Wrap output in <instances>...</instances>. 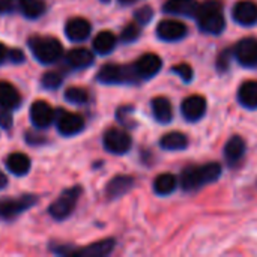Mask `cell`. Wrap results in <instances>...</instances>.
Wrapping results in <instances>:
<instances>
[{
  "label": "cell",
  "instance_id": "obj_1",
  "mask_svg": "<svg viewBox=\"0 0 257 257\" xmlns=\"http://www.w3.org/2000/svg\"><path fill=\"white\" fill-rule=\"evenodd\" d=\"M221 176V166L218 163H209L205 166H193L182 172L181 185L187 191L197 190L205 184L214 182Z\"/></svg>",
  "mask_w": 257,
  "mask_h": 257
},
{
  "label": "cell",
  "instance_id": "obj_2",
  "mask_svg": "<svg viewBox=\"0 0 257 257\" xmlns=\"http://www.w3.org/2000/svg\"><path fill=\"white\" fill-rule=\"evenodd\" d=\"M196 18L199 20L200 30L205 33L218 35L224 30L226 21L223 15V6L218 0H208L203 5H200Z\"/></svg>",
  "mask_w": 257,
  "mask_h": 257
},
{
  "label": "cell",
  "instance_id": "obj_3",
  "mask_svg": "<svg viewBox=\"0 0 257 257\" xmlns=\"http://www.w3.org/2000/svg\"><path fill=\"white\" fill-rule=\"evenodd\" d=\"M29 47L33 53V56L36 57V60H39L41 63H54L56 60H59V57L62 56V44L53 38V36H35L30 38L29 41Z\"/></svg>",
  "mask_w": 257,
  "mask_h": 257
},
{
  "label": "cell",
  "instance_id": "obj_4",
  "mask_svg": "<svg viewBox=\"0 0 257 257\" xmlns=\"http://www.w3.org/2000/svg\"><path fill=\"white\" fill-rule=\"evenodd\" d=\"M81 194L80 187H72L69 190H65L51 205H50V215L56 220H65L69 217L78 202V197Z\"/></svg>",
  "mask_w": 257,
  "mask_h": 257
},
{
  "label": "cell",
  "instance_id": "obj_5",
  "mask_svg": "<svg viewBox=\"0 0 257 257\" xmlns=\"http://www.w3.org/2000/svg\"><path fill=\"white\" fill-rule=\"evenodd\" d=\"M137 72L136 68L130 66H120V65H104L98 72V80L104 84H122V83H131L136 80Z\"/></svg>",
  "mask_w": 257,
  "mask_h": 257
},
{
  "label": "cell",
  "instance_id": "obj_6",
  "mask_svg": "<svg viewBox=\"0 0 257 257\" xmlns=\"http://www.w3.org/2000/svg\"><path fill=\"white\" fill-rule=\"evenodd\" d=\"M104 148L116 155L126 154L131 148V137L117 128H111L104 134Z\"/></svg>",
  "mask_w": 257,
  "mask_h": 257
},
{
  "label": "cell",
  "instance_id": "obj_7",
  "mask_svg": "<svg viewBox=\"0 0 257 257\" xmlns=\"http://www.w3.org/2000/svg\"><path fill=\"white\" fill-rule=\"evenodd\" d=\"M36 202L33 196H21L20 199H5L0 200V218L3 220H12L23 211H26L29 206H32Z\"/></svg>",
  "mask_w": 257,
  "mask_h": 257
},
{
  "label": "cell",
  "instance_id": "obj_8",
  "mask_svg": "<svg viewBox=\"0 0 257 257\" xmlns=\"http://www.w3.org/2000/svg\"><path fill=\"white\" fill-rule=\"evenodd\" d=\"M235 57L236 60L247 68L257 66V39L245 38L238 42L235 47Z\"/></svg>",
  "mask_w": 257,
  "mask_h": 257
},
{
  "label": "cell",
  "instance_id": "obj_9",
  "mask_svg": "<svg viewBox=\"0 0 257 257\" xmlns=\"http://www.w3.org/2000/svg\"><path fill=\"white\" fill-rule=\"evenodd\" d=\"M157 35L160 39L167 42L179 41L187 35V26L178 20H164L158 24Z\"/></svg>",
  "mask_w": 257,
  "mask_h": 257
},
{
  "label": "cell",
  "instance_id": "obj_10",
  "mask_svg": "<svg viewBox=\"0 0 257 257\" xmlns=\"http://www.w3.org/2000/svg\"><path fill=\"white\" fill-rule=\"evenodd\" d=\"M30 120L38 128H47L54 120V110L45 101H35L30 107Z\"/></svg>",
  "mask_w": 257,
  "mask_h": 257
},
{
  "label": "cell",
  "instance_id": "obj_11",
  "mask_svg": "<svg viewBox=\"0 0 257 257\" xmlns=\"http://www.w3.org/2000/svg\"><path fill=\"white\" fill-rule=\"evenodd\" d=\"M181 110H182V114H184V117L187 120L197 122L199 119L203 117V114L206 111V101L200 95L188 96L187 99H184V102L181 105Z\"/></svg>",
  "mask_w": 257,
  "mask_h": 257
},
{
  "label": "cell",
  "instance_id": "obj_12",
  "mask_svg": "<svg viewBox=\"0 0 257 257\" xmlns=\"http://www.w3.org/2000/svg\"><path fill=\"white\" fill-rule=\"evenodd\" d=\"M161 59L154 54V53H148V54H143L134 65L136 68V72L139 77L142 78H152L154 75H157L161 69Z\"/></svg>",
  "mask_w": 257,
  "mask_h": 257
},
{
  "label": "cell",
  "instance_id": "obj_13",
  "mask_svg": "<svg viewBox=\"0 0 257 257\" xmlns=\"http://www.w3.org/2000/svg\"><path fill=\"white\" fill-rule=\"evenodd\" d=\"M84 128V119L77 113H62L57 120V130L62 136L71 137L83 131Z\"/></svg>",
  "mask_w": 257,
  "mask_h": 257
},
{
  "label": "cell",
  "instance_id": "obj_14",
  "mask_svg": "<svg viewBox=\"0 0 257 257\" xmlns=\"http://www.w3.org/2000/svg\"><path fill=\"white\" fill-rule=\"evenodd\" d=\"M200 5L196 0H167L164 5V11L172 15L182 17H197Z\"/></svg>",
  "mask_w": 257,
  "mask_h": 257
},
{
  "label": "cell",
  "instance_id": "obj_15",
  "mask_svg": "<svg viewBox=\"0 0 257 257\" xmlns=\"http://www.w3.org/2000/svg\"><path fill=\"white\" fill-rule=\"evenodd\" d=\"M233 18L241 26H253L257 23V5L254 2L245 0L236 3L233 8Z\"/></svg>",
  "mask_w": 257,
  "mask_h": 257
},
{
  "label": "cell",
  "instance_id": "obj_16",
  "mask_svg": "<svg viewBox=\"0 0 257 257\" xmlns=\"http://www.w3.org/2000/svg\"><path fill=\"white\" fill-rule=\"evenodd\" d=\"M90 30H92L90 23L80 17L69 20L65 26V35L68 36V39H71L74 42L84 41L90 35Z\"/></svg>",
  "mask_w": 257,
  "mask_h": 257
},
{
  "label": "cell",
  "instance_id": "obj_17",
  "mask_svg": "<svg viewBox=\"0 0 257 257\" xmlns=\"http://www.w3.org/2000/svg\"><path fill=\"white\" fill-rule=\"evenodd\" d=\"M93 54L86 48H74L66 54V65L71 69L89 68L93 63Z\"/></svg>",
  "mask_w": 257,
  "mask_h": 257
},
{
  "label": "cell",
  "instance_id": "obj_18",
  "mask_svg": "<svg viewBox=\"0 0 257 257\" xmlns=\"http://www.w3.org/2000/svg\"><path fill=\"white\" fill-rule=\"evenodd\" d=\"M113 248H114V241L113 239H102V241H98L95 244L87 245L86 248L75 250V251H72V254L84 257H102L110 254Z\"/></svg>",
  "mask_w": 257,
  "mask_h": 257
},
{
  "label": "cell",
  "instance_id": "obj_19",
  "mask_svg": "<svg viewBox=\"0 0 257 257\" xmlns=\"http://www.w3.org/2000/svg\"><path fill=\"white\" fill-rule=\"evenodd\" d=\"M20 102H21V96L18 90L12 84L6 81H0V108L14 110L20 105Z\"/></svg>",
  "mask_w": 257,
  "mask_h": 257
},
{
  "label": "cell",
  "instance_id": "obj_20",
  "mask_svg": "<svg viewBox=\"0 0 257 257\" xmlns=\"http://www.w3.org/2000/svg\"><path fill=\"white\" fill-rule=\"evenodd\" d=\"M6 167L11 173H14L17 176H23L30 170V158L21 152L11 154L6 158Z\"/></svg>",
  "mask_w": 257,
  "mask_h": 257
},
{
  "label": "cell",
  "instance_id": "obj_21",
  "mask_svg": "<svg viewBox=\"0 0 257 257\" xmlns=\"http://www.w3.org/2000/svg\"><path fill=\"white\" fill-rule=\"evenodd\" d=\"M134 185V179L130 176H116L113 181H110V184L107 185V196L108 199H117L120 196H123L125 193H128Z\"/></svg>",
  "mask_w": 257,
  "mask_h": 257
},
{
  "label": "cell",
  "instance_id": "obj_22",
  "mask_svg": "<svg viewBox=\"0 0 257 257\" xmlns=\"http://www.w3.org/2000/svg\"><path fill=\"white\" fill-rule=\"evenodd\" d=\"M152 111H154L155 119L158 122H161V123H169L172 120V117H173L172 104L164 96L154 98V101H152Z\"/></svg>",
  "mask_w": 257,
  "mask_h": 257
},
{
  "label": "cell",
  "instance_id": "obj_23",
  "mask_svg": "<svg viewBox=\"0 0 257 257\" xmlns=\"http://www.w3.org/2000/svg\"><path fill=\"white\" fill-rule=\"evenodd\" d=\"M244 152H245V143H244V140H242L239 136H233V137L227 142V145H226V148H224L226 160H227L230 164L238 163V161L242 158Z\"/></svg>",
  "mask_w": 257,
  "mask_h": 257
},
{
  "label": "cell",
  "instance_id": "obj_24",
  "mask_svg": "<svg viewBox=\"0 0 257 257\" xmlns=\"http://www.w3.org/2000/svg\"><path fill=\"white\" fill-rule=\"evenodd\" d=\"M239 102L247 108H257V81H245L238 92Z\"/></svg>",
  "mask_w": 257,
  "mask_h": 257
},
{
  "label": "cell",
  "instance_id": "obj_25",
  "mask_svg": "<svg viewBox=\"0 0 257 257\" xmlns=\"http://www.w3.org/2000/svg\"><path fill=\"white\" fill-rule=\"evenodd\" d=\"M160 145L166 151H184L188 146V137L182 133H169L161 139Z\"/></svg>",
  "mask_w": 257,
  "mask_h": 257
},
{
  "label": "cell",
  "instance_id": "obj_26",
  "mask_svg": "<svg viewBox=\"0 0 257 257\" xmlns=\"http://www.w3.org/2000/svg\"><path fill=\"white\" fill-rule=\"evenodd\" d=\"M116 36L111 32H99L93 39V50L99 54H108L116 47Z\"/></svg>",
  "mask_w": 257,
  "mask_h": 257
},
{
  "label": "cell",
  "instance_id": "obj_27",
  "mask_svg": "<svg viewBox=\"0 0 257 257\" xmlns=\"http://www.w3.org/2000/svg\"><path fill=\"white\" fill-rule=\"evenodd\" d=\"M175 188H176V178L170 173L160 175L154 182V190L160 196H169L175 191Z\"/></svg>",
  "mask_w": 257,
  "mask_h": 257
},
{
  "label": "cell",
  "instance_id": "obj_28",
  "mask_svg": "<svg viewBox=\"0 0 257 257\" xmlns=\"http://www.w3.org/2000/svg\"><path fill=\"white\" fill-rule=\"evenodd\" d=\"M18 9L27 18H38L45 12V3L42 0H20Z\"/></svg>",
  "mask_w": 257,
  "mask_h": 257
},
{
  "label": "cell",
  "instance_id": "obj_29",
  "mask_svg": "<svg viewBox=\"0 0 257 257\" xmlns=\"http://www.w3.org/2000/svg\"><path fill=\"white\" fill-rule=\"evenodd\" d=\"M65 99L72 104H86L89 101V93L83 87H69L65 92Z\"/></svg>",
  "mask_w": 257,
  "mask_h": 257
},
{
  "label": "cell",
  "instance_id": "obj_30",
  "mask_svg": "<svg viewBox=\"0 0 257 257\" xmlns=\"http://www.w3.org/2000/svg\"><path fill=\"white\" fill-rule=\"evenodd\" d=\"M62 75L56 71H50L47 74L42 75L41 78V84L44 89H57L60 84H62Z\"/></svg>",
  "mask_w": 257,
  "mask_h": 257
},
{
  "label": "cell",
  "instance_id": "obj_31",
  "mask_svg": "<svg viewBox=\"0 0 257 257\" xmlns=\"http://www.w3.org/2000/svg\"><path fill=\"white\" fill-rule=\"evenodd\" d=\"M139 36H140V26H139L137 23H130V24L123 29L120 38H122L123 42H133V41H136Z\"/></svg>",
  "mask_w": 257,
  "mask_h": 257
},
{
  "label": "cell",
  "instance_id": "obj_32",
  "mask_svg": "<svg viewBox=\"0 0 257 257\" xmlns=\"http://www.w3.org/2000/svg\"><path fill=\"white\" fill-rule=\"evenodd\" d=\"M152 15H154V11H152V8H149V6H143V8L137 9L136 14H134L136 21H137L139 24H148V23L152 20Z\"/></svg>",
  "mask_w": 257,
  "mask_h": 257
},
{
  "label": "cell",
  "instance_id": "obj_33",
  "mask_svg": "<svg viewBox=\"0 0 257 257\" xmlns=\"http://www.w3.org/2000/svg\"><path fill=\"white\" fill-rule=\"evenodd\" d=\"M172 72L178 74L184 81H190V80L193 78V69H191V66L187 65V63H179V65H176V66L172 69Z\"/></svg>",
  "mask_w": 257,
  "mask_h": 257
},
{
  "label": "cell",
  "instance_id": "obj_34",
  "mask_svg": "<svg viewBox=\"0 0 257 257\" xmlns=\"http://www.w3.org/2000/svg\"><path fill=\"white\" fill-rule=\"evenodd\" d=\"M20 8V0H0V14H8Z\"/></svg>",
  "mask_w": 257,
  "mask_h": 257
},
{
  "label": "cell",
  "instance_id": "obj_35",
  "mask_svg": "<svg viewBox=\"0 0 257 257\" xmlns=\"http://www.w3.org/2000/svg\"><path fill=\"white\" fill-rule=\"evenodd\" d=\"M0 126L8 130L12 126V114L8 108H0Z\"/></svg>",
  "mask_w": 257,
  "mask_h": 257
},
{
  "label": "cell",
  "instance_id": "obj_36",
  "mask_svg": "<svg viewBox=\"0 0 257 257\" xmlns=\"http://www.w3.org/2000/svg\"><path fill=\"white\" fill-rule=\"evenodd\" d=\"M229 56H230L229 51L221 53V56H220V59H218V69H220V71H226V69H227V66H229Z\"/></svg>",
  "mask_w": 257,
  "mask_h": 257
},
{
  "label": "cell",
  "instance_id": "obj_37",
  "mask_svg": "<svg viewBox=\"0 0 257 257\" xmlns=\"http://www.w3.org/2000/svg\"><path fill=\"white\" fill-rule=\"evenodd\" d=\"M8 57H9L12 62H15V63H20V62L24 60V54H23L20 50H12V51H9Z\"/></svg>",
  "mask_w": 257,
  "mask_h": 257
},
{
  "label": "cell",
  "instance_id": "obj_38",
  "mask_svg": "<svg viewBox=\"0 0 257 257\" xmlns=\"http://www.w3.org/2000/svg\"><path fill=\"white\" fill-rule=\"evenodd\" d=\"M8 54H9V51L6 50V47L3 44H0V63H3L8 59Z\"/></svg>",
  "mask_w": 257,
  "mask_h": 257
},
{
  "label": "cell",
  "instance_id": "obj_39",
  "mask_svg": "<svg viewBox=\"0 0 257 257\" xmlns=\"http://www.w3.org/2000/svg\"><path fill=\"white\" fill-rule=\"evenodd\" d=\"M6 184H8V178H6V175H5V173H2V172H0V190H2V188H5V187H6Z\"/></svg>",
  "mask_w": 257,
  "mask_h": 257
},
{
  "label": "cell",
  "instance_id": "obj_40",
  "mask_svg": "<svg viewBox=\"0 0 257 257\" xmlns=\"http://www.w3.org/2000/svg\"><path fill=\"white\" fill-rule=\"evenodd\" d=\"M101 2H104V3H107V2H110V0H101Z\"/></svg>",
  "mask_w": 257,
  "mask_h": 257
}]
</instances>
